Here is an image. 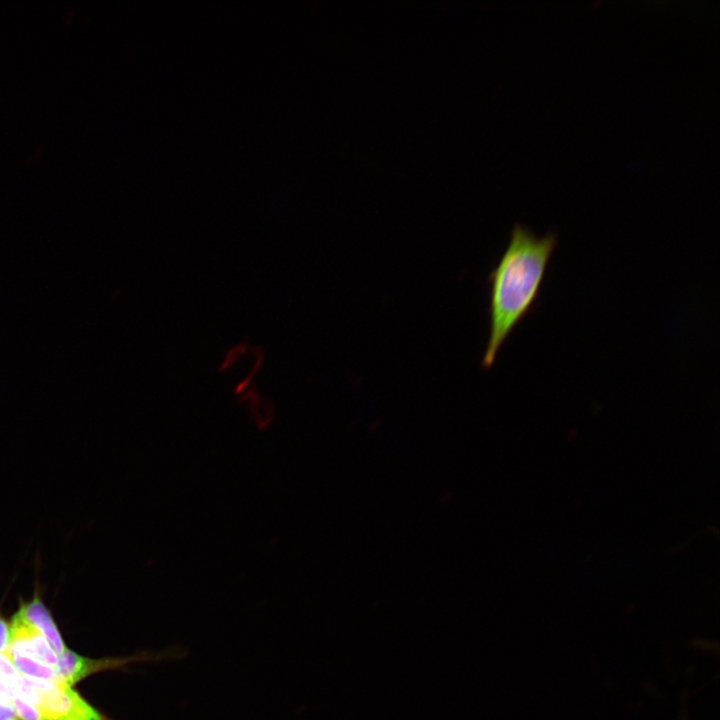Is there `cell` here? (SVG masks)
<instances>
[{"label":"cell","instance_id":"cell-1","mask_svg":"<svg viewBox=\"0 0 720 720\" xmlns=\"http://www.w3.org/2000/svg\"><path fill=\"white\" fill-rule=\"evenodd\" d=\"M557 235L537 237L515 225L509 243L489 275V334L481 365L489 369L517 324L529 313L539 294Z\"/></svg>","mask_w":720,"mask_h":720},{"label":"cell","instance_id":"cell-10","mask_svg":"<svg viewBox=\"0 0 720 720\" xmlns=\"http://www.w3.org/2000/svg\"><path fill=\"white\" fill-rule=\"evenodd\" d=\"M10 700V698H7L6 695L0 694V701Z\"/></svg>","mask_w":720,"mask_h":720},{"label":"cell","instance_id":"cell-5","mask_svg":"<svg viewBox=\"0 0 720 720\" xmlns=\"http://www.w3.org/2000/svg\"><path fill=\"white\" fill-rule=\"evenodd\" d=\"M17 613L46 638L57 655L64 651L66 647L56 624L50 612L38 597L22 603Z\"/></svg>","mask_w":720,"mask_h":720},{"label":"cell","instance_id":"cell-6","mask_svg":"<svg viewBox=\"0 0 720 720\" xmlns=\"http://www.w3.org/2000/svg\"><path fill=\"white\" fill-rule=\"evenodd\" d=\"M3 655L9 659L17 672L25 678L55 685H66L56 669L25 653L16 646L9 645Z\"/></svg>","mask_w":720,"mask_h":720},{"label":"cell","instance_id":"cell-9","mask_svg":"<svg viewBox=\"0 0 720 720\" xmlns=\"http://www.w3.org/2000/svg\"><path fill=\"white\" fill-rule=\"evenodd\" d=\"M10 645V628L8 623L0 618V654H3Z\"/></svg>","mask_w":720,"mask_h":720},{"label":"cell","instance_id":"cell-8","mask_svg":"<svg viewBox=\"0 0 720 720\" xmlns=\"http://www.w3.org/2000/svg\"><path fill=\"white\" fill-rule=\"evenodd\" d=\"M0 720H21L11 700L0 701Z\"/></svg>","mask_w":720,"mask_h":720},{"label":"cell","instance_id":"cell-3","mask_svg":"<svg viewBox=\"0 0 720 720\" xmlns=\"http://www.w3.org/2000/svg\"><path fill=\"white\" fill-rule=\"evenodd\" d=\"M179 656H183V651L173 647L161 652L143 651L129 657L90 659L65 648L64 651L58 655L57 672L64 683L71 687L86 676L98 671L122 668L133 662H161L172 660Z\"/></svg>","mask_w":720,"mask_h":720},{"label":"cell","instance_id":"cell-7","mask_svg":"<svg viewBox=\"0 0 720 720\" xmlns=\"http://www.w3.org/2000/svg\"><path fill=\"white\" fill-rule=\"evenodd\" d=\"M10 700L21 720H47L34 704L19 696H13Z\"/></svg>","mask_w":720,"mask_h":720},{"label":"cell","instance_id":"cell-2","mask_svg":"<svg viewBox=\"0 0 720 720\" xmlns=\"http://www.w3.org/2000/svg\"><path fill=\"white\" fill-rule=\"evenodd\" d=\"M15 696L34 704L47 720H108L67 685L20 675Z\"/></svg>","mask_w":720,"mask_h":720},{"label":"cell","instance_id":"cell-4","mask_svg":"<svg viewBox=\"0 0 720 720\" xmlns=\"http://www.w3.org/2000/svg\"><path fill=\"white\" fill-rule=\"evenodd\" d=\"M10 628V645L41 660L57 670L58 655L46 638L25 621L17 612L13 615Z\"/></svg>","mask_w":720,"mask_h":720}]
</instances>
